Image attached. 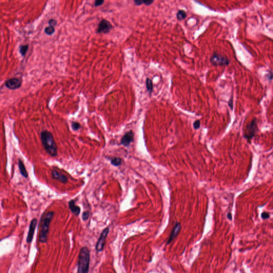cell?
<instances>
[{
	"label": "cell",
	"mask_w": 273,
	"mask_h": 273,
	"mask_svg": "<svg viewBox=\"0 0 273 273\" xmlns=\"http://www.w3.org/2000/svg\"><path fill=\"white\" fill-rule=\"evenodd\" d=\"M28 49V45L22 46L20 47L19 51H20V53L22 54V56H24L26 55L27 51Z\"/></svg>",
	"instance_id": "d6986e66"
},
{
	"label": "cell",
	"mask_w": 273,
	"mask_h": 273,
	"mask_svg": "<svg viewBox=\"0 0 273 273\" xmlns=\"http://www.w3.org/2000/svg\"><path fill=\"white\" fill-rule=\"evenodd\" d=\"M37 224H38L37 219H33L30 221V227H29V230H28V232L27 236V238H26V242L28 244L31 243L32 242V240H33V237H34V233H35V230Z\"/></svg>",
	"instance_id": "ba28073f"
},
{
	"label": "cell",
	"mask_w": 273,
	"mask_h": 273,
	"mask_svg": "<svg viewBox=\"0 0 273 273\" xmlns=\"http://www.w3.org/2000/svg\"><path fill=\"white\" fill-rule=\"evenodd\" d=\"M180 230H181V225H180V223L177 222L176 224L175 225V227H173L171 234H170L169 240H168V241L167 242L168 244H169L171 243L172 240H173L175 238L177 237L178 233L180 232Z\"/></svg>",
	"instance_id": "7c38bea8"
},
{
	"label": "cell",
	"mask_w": 273,
	"mask_h": 273,
	"mask_svg": "<svg viewBox=\"0 0 273 273\" xmlns=\"http://www.w3.org/2000/svg\"><path fill=\"white\" fill-rule=\"evenodd\" d=\"M228 105L231 109H233V99H230V100L228 101Z\"/></svg>",
	"instance_id": "4316f807"
},
{
	"label": "cell",
	"mask_w": 273,
	"mask_h": 273,
	"mask_svg": "<svg viewBox=\"0 0 273 273\" xmlns=\"http://www.w3.org/2000/svg\"><path fill=\"white\" fill-rule=\"evenodd\" d=\"M134 140V134L132 131L126 132L121 138V144L124 146H128Z\"/></svg>",
	"instance_id": "8fae6325"
},
{
	"label": "cell",
	"mask_w": 273,
	"mask_h": 273,
	"mask_svg": "<svg viewBox=\"0 0 273 273\" xmlns=\"http://www.w3.org/2000/svg\"><path fill=\"white\" fill-rule=\"evenodd\" d=\"M109 227H106L105 228L100 234L99 238L97 242L96 245V250L97 252H101L104 250V246L105 244V241L109 233Z\"/></svg>",
	"instance_id": "8992f818"
},
{
	"label": "cell",
	"mask_w": 273,
	"mask_h": 273,
	"mask_svg": "<svg viewBox=\"0 0 273 273\" xmlns=\"http://www.w3.org/2000/svg\"><path fill=\"white\" fill-rule=\"evenodd\" d=\"M146 88H147L148 92L150 94H151L152 93L153 90V84L152 81L150 79L147 78L146 81Z\"/></svg>",
	"instance_id": "9a60e30c"
},
{
	"label": "cell",
	"mask_w": 273,
	"mask_h": 273,
	"mask_svg": "<svg viewBox=\"0 0 273 273\" xmlns=\"http://www.w3.org/2000/svg\"><path fill=\"white\" fill-rule=\"evenodd\" d=\"M41 142L44 150L50 156H57V146L52 134L48 130H43L40 134Z\"/></svg>",
	"instance_id": "7a4b0ae2"
},
{
	"label": "cell",
	"mask_w": 273,
	"mask_h": 273,
	"mask_svg": "<svg viewBox=\"0 0 273 273\" xmlns=\"http://www.w3.org/2000/svg\"><path fill=\"white\" fill-rule=\"evenodd\" d=\"M201 125V122L199 120L195 121L193 123V127L195 129H198L199 128Z\"/></svg>",
	"instance_id": "7402d4cb"
},
{
	"label": "cell",
	"mask_w": 273,
	"mask_h": 273,
	"mask_svg": "<svg viewBox=\"0 0 273 273\" xmlns=\"http://www.w3.org/2000/svg\"><path fill=\"white\" fill-rule=\"evenodd\" d=\"M22 83L21 80L19 79L12 78L7 80L5 83V85L9 89L15 90L21 87Z\"/></svg>",
	"instance_id": "9c48e42d"
},
{
	"label": "cell",
	"mask_w": 273,
	"mask_h": 273,
	"mask_svg": "<svg viewBox=\"0 0 273 273\" xmlns=\"http://www.w3.org/2000/svg\"><path fill=\"white\" fill-rule=\"evenodd\" d=\"M69 208L72 211V212L76 216H78L81 212V208L79 206L76 205L75 201L74 199H71L68 203Z\"/></svg>",
	"instance_id": "4fadbf2b"
},
{
	"label": "cell",
	"mask_w": 273,
	"mask_h": 273,
	"mask_svg": "<svg viewBox=\"0 0 273 273\" xmlns=\"http://www.w3.org/2000/svg\"><path fill=\"white\" fill-rule=\"evenodd\" d=\"M187 17V14L186 12L183 10H180L178 11L177 14V18L178 20L181 21L183 19H185Z\"/></svg>",
	"instance_id": "2e32d148"
},
{
	"label": "cell",
	"mask_w": 273,
	"mask_h": 273,
	"mask_svg": "<svg viewBox=\"0 0 273 273\" xmlns=\"http://www.w3.org/2000/svg\"><path fill=\"white\" fill-rule=\"evenodd\" d=\"M54 214L53 211H49L44 213L41 217L38 235V241L41 243H46L47 242L50 225Z\"/></svg>",
	"instance_id": "6da1fadb"
},
{
	"label": "cell",
	"mask_w": 273,
	"mask_h": 273,
	"mask_svg": "<svg viewBox=\"0 0 273 273\" xmlns=\"http://www.w3.org/2000/svg\"><path fill=\"white\" fill-rule=\"evenodd\" d=\"M112 25L106 19H103L99 23L98 28L97 30V33H108L112 30Z\"/></svg>",
	"instance_id": "52a82bcc"
},
{
	"label": "cell",
	"mask_w": 273,
	"mask_h": 273,
	"mask_svg": "<svg viewBox=\"0 0 273 273\" xmlns=\"http://www.w3.org/2000/svg\"><path fill=\"white\" fill-rule=\"evenodd\" d=\"M257 130V118H254L246 126L244 132V136L250 142L256 134Z\"/></svg>",
	"instance_id": "277c9868"
},
{
	"label": "cell",
	"mask_w": 273,
	"mask_h": 273,
	"mask_svg": "<svg viewBox=\"0 0 273 273\" xmlns=\"http://www.w3.org/2000/svg\"><path fill=\"white\" fill-rule=\"evenodd\" d=\"M55 27L50 26L47 27L45 28V30H44V32L46 33V34H47V35H52V34L55 33Z\"/></svg>",
	"instance_id": "ac0fdd59"
},
{
	"label": "cell",
	"mask_w": 273,
	"mask_h": 273,
	"mask_svg": "<svg viewBox=\"0 0 273 273\" xmlns=\"http://www.w3.org/2000/svg\"><path fill=\"white\" fill-rule=\"evenodd\" d=\"M261 218L263 219H266L269 218V214L267 213V212H262V214H261Z\"/></svg>",
	"instance_id": "d4e9b609"
},
{
	"label": "cell",
	"mask_w": 273,
	"mask_h": 273,
	"mask_svg": "<svg viewBox=\"0 0 273 273\" xmlns=\"http://www.w3.org/2000/svg\"><path fill=\"white\" fill-rule=\"evenodd\" d=\"M227 217L228 219L229 220H232V213H230V212L227 213Z\"/></svg>",
	"instance_id": "83f0119b"
},
{
	"label": "cell",
	"mask_w": 273,
	"mask_h": 273,
	"mask_svg": "<svg viewBox=\"0 0 273 273\" xmlns=\"http://www.w3.org/2000/svg\"><path fill=\"white\" fill-rule=\"evenodd\" d=\"M90 217V212L88 211H85L82 214V219L84 221H87Z\"/></svg>",
	"instance_id": "44dd1931"
},
{
	"label": "cell",
	"mask_w": 273,
	"mask_h": 273,
	"mask_svg": "<svg viewBox=\"0 0 273 273\" xmlns=\"http://www.w3.org/2000/svg\"><path fill=\"white\" fill-rule=\"evenodd\" d=\"M122 160L121 158H119V157H114V158H112L110 162L115 167H118V166H120L122 164Z\"/></svg>",
	"instance_id": "e0dca14e"
},
{
	"label": "cell",
	"mask_w": 273,
	"mask_h": 273,
	"mask_svg": "<svg viewBox=\"0 0 273 273\" xmlns=\"http://www.w3.org/2000/svg\"><path fill=\"white\" fill-rule=\"evenodd\" d=\"M51 176L52 179L63 183H66L68 181V178L66 176L55 169L52 170L51 171Z\"/></svg>",
	"instance_id": "30bf717a"
},
{
	"label": "cell",
	"mask_w": 273,
	"mask_h": 273,
	"mask_svg": "<svg viewBox=\"0 0 273 273\" xmlns=\"http://www.w3.org/2000/svg\"><path fill=\"white\" fill-rule=\"evenodd\" d=\"M210 63L214 66L228 65L230 61L226 56L214 52L210 59Z\"/></svg>",
	"instance_id": "5b68a950"
},
{
	"label": "cell",
	"mask_w": 273,
	"mask_h": 273,
	"mask_svg": "<svg viewBox=\"0 0 273 273\" xmlns=\"http://www.w3.org/2000/svg\"><path fill=\"white\" fill-rule=\"evenodd\" d=\"M18 167H19V171L20 172V174L25 178H27L28 177L27 171L26 170L24 163L20 159L18 161Z\"/></svg>",
	"instance_id": "5bb4252c"
},
{
	"label": "cell",
	"mask_w": 273,
	"mask_h": 273,
	"mask_svg": "<svg viewBox=\"0 0 273 273\" xmlns=\"http://www.w3.org/2000/svg\"><path fill=\"white\" fill-rule=\"evenodd\" d=\"M90 254L89 248L86 246L81 248L79 254L77 273H88L90 266Z\"/></svg>",
	"instance_id": "3957f363"
},
{
	"label": "cell",
	"mask_w": 273,
	"mask_h": 273,
	"mask_svg": "<svg viewBox=\"0 0 273 273\" xmlns=\"http://www.w3.org/2000/svg\"><path fill=\"white\" fill-rule=\"evenodd\" d=\"M72 128L74 131H77L81 128V126L79 123L77 122H72L71 123Z\"/></svg>",
	"instance_id": "ffe728a7"
},
{
	"label": "cell",
	"mask_w": 273,
	"mask_h": 273,
	"mask_svg": "<svg viewBox=\"0 0 273 273\" xmlns=\"http://www.w3.org/2000/svg\"><path fill=\"white\" fill-rule=\"evenodd\" d=\"M104 1H102V0H97V1H96L95 2V6H101L102 5L103 3H104Z\"/></svg>",
	"instance_id": "cb8c5ba5"
},
{
	"label": "cell",
	"mask_w": 273,
	"mask_h": 273,
	"mask_svg": "<svg viewBox=\"0 0 273 273\" xmlns=\"http://www.w3.org/2000/svg\"><path fill=\"white\" fill-rule=\"evenodd\" d=\"M154 2L153 1H150V0H147V1H143V3H145L146 6H150L152 3Z\"/></svg>",
	"instance_id": "484cf974"
},
{
	"label": "cell",
	"mask_w": 273,
	"mask_h": 273,
	"mask_svg": "<svg viewBox=\"0 0 273 273\" xmlns=\"http://www.w3.org/2000/svg\"><path fill=\"white\" fill-rule=\"evenodd\" d=\"M49 24L50 26L55 27L56 25H57V21L55 19H51L49 21Z\"/></svg>",
	"instance_id": "603a6c76"
}]
</instances>
